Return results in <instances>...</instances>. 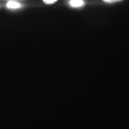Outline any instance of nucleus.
<instances>
[{
    "instance_id": "nucleus-3",
    "label": "nucleus",
    "mask_w": 129,
    "mask_h": 129,
    "mask_svg": "<svg viewBox=\"0 0 129 129\" xmlns=\"http://www.w3.org/2000/svg\"><path fill=\"white\" fill-rule=\"evenodd\" d=\"M57 0H43L44 3H46V4H51L56 2Z\"/></svg>"
},
{
    "instance_id": "nucleus-4",
    "label": "nucleus",
    "mask_w": 129,
    "mask_h": 129,
    "mask_svg": "<svg viewBox=\"0 0 129 129\" xmlns=\"http://www.w3.org/2000/svg\"><path fill=\"white\" fill-rule=\"evenodd\" d=\"M105 3H114L116 2H120L122 1V0H103Z\"/></svg>"
},
{
    "instance_id": "nucleus-2",
    "label": "nucleus",
    "mask_w": 129,
    "mask_h": 129,
    "mask_svg": "<svg viewBox=\"0 0 129 129\" xmlns=\"http://www.w3.org/2000/svg\"><path fill=\"white\" fill-rule=\"evenodd\" d=\"M69 5L74 8H80L84 6L85 2L84 0H69Z\"/></svg>"
},
{
    "instance_id": "nucleus-1",
    "label": "nucleus",
    "mask_w": 129,
    "mask_h": 129,
    "mask_svg": "<svg viewBox=\"0 0 129 129\" xmlns=\"http://www.w3.org/2000/svg\"><path fill=\"white\" fill-rule=\"evenodd\" d=\"M7 9L11 10H16L20 9L22 7V4L15 1H9L6 4Z\"/></svg>"
}]
</instances>
